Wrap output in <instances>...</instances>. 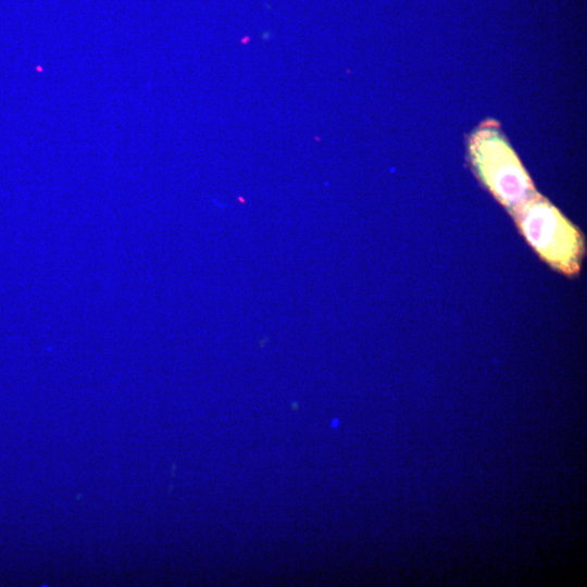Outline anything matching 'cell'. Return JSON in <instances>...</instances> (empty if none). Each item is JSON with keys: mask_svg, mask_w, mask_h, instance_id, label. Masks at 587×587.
I'll list each match as a JSON object with an SVG mask.
<instances>
[{"mask_svg": "<svg viewBox=\"0 0 587 587\" xmlns=\"http://www.w3.org/2000/svg\"><path fill=\"white\" fill-rule=\"evenodd\" d=\"M511 213L529 246L551 267L566 275L579 271L583 237L553 204L535 193Z\"/></svg>", "mask_w": 587, "mask_h": 587, "instance_id": "obj_1", "label": "cell"}, {"mask_svg": "<svg viewBox=\"0 0 587 587\" xmlns=\"http://www.w3.org/2000/svg\"><path fill=\"white\" fill-rule=\"evenodd\" d=\"M469 152L480 182L510 212L536 193L517 155L495 125H482L471 136Z\"/></svg>", "mask_w": 587, "mask_h": 587, "instance_id": "obj_2", "label": "cell"}]
</instances>
